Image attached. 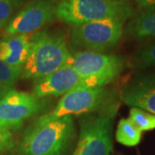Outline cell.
<instances>
[{
  "instance_id": "e0dca14e",
  "label": "cell",
  "mask_w": 155,
  "mask_h": 155,
  "mask_svg": "<svg viewBox=\"0 0 155 155\" xmlns=\"http://www.w3.org/2000/svg\"><path fill=\"white\" fill-rule=\"evenodd\" d=\"M128 118L141 132L155 128V115L141 109L132 107L130 109Z\"/></svg>"
},
{
  "instance_id": "5b68a950",
  "label": "cell",
  "mask_w": 155,
  "mask_h": 155,
  "mask_svg": "<svg viewBox=\"0 0 155 155\" xmlns=\"http://www.w3.org/2000/svg\"><path fill=\"white\" fill-rule=\"evenodd\" d=\"M117 104L104 106L93 116L80 123V133L72 155H110L112 152V124Z\"/></svg>"
},
{
  "instance_id": "ac0fdd59",
  "label": "cell",
  "mask_w": 155,
  "mask_h": 155,
  "mask_svg": "<svg viewBox=\"0 0 155 155\" xmlns=\"http://www.w3.org/2000/svg\"><path fill=\"white\" fill-rule=\"evenodd\" d=\"M22 0H0V28H5Z\"/></svg>"
},
{
  "instance_id": "9a60e30c",
  "label": "cell",
  "mask_w": 155,
  "mask_h": 155,
  "mask_svg": "<svg viewBox=\"0 0 155 155\" xmlns=\"http://www.w3.org/2000/svg\"><path fill=\"white\" fill-rule=\"evenodd\" d=\"M132 69L142 70L155 67V41L139 49L128 62Z\"/></svg>"
},
{
  "instance_id": "8992f818",
  "label": "cell",
  "mask_w": 155,
  "mask_h": 155,
  "mask_svg": "<svg viewBox=\"0 0 155 155\" xmlns=\"http://www.w3.org/2000/svg\"><path fill=\"white\" fill-rule=\"evenodd\" d=\"M126 21L124 18H108L72 26L71 42L85 51L103 53L118 43Z\"/></svg>"
},
{
  "instance_id": "30bf717a",
  "label": "cell",
  "mask_w": 155,
  "mask_h": 155,
  "mask_svg": "<svg viewBox=\"0 0 155 155\" xmlns=\"http://www.w3.org/2000/svg\"><path fill=\"white\" fill-rule=\"evenodd\" d=\"M120 97L125 104L155 115V72L129 80L122 87Z\"/></svg>"
},
{
  "instance_id": "ffe728a7",
  "label": "cell",
  "mask_w": 155,
  "mask_h": 155,
  "mask_svg": "<svg viewBox=\"0 0 155 155\" xmlns=\"http://www.w3.org/2000/svg\"><path fill=\"white\" fill-rule=\"evenodd\" d=\"M135 1L138 4V5L141 7L142 9L155 6V0H135Z\"/></svg>"
},
{
  "instance_id": "8fae6325",
  "label": "cell",
  "mask_w": 155,
  "mask_h": 155,
  "mask_svg": "<svg viewBox=\"0 0 155 155\" xmlns=\"http://www.w3.org/2000/svg\"><path fill=\"white\" fill-rule=\"evenodd\" d=\"M83 79L69 66H64L47 77L34 81V96L42 99L50 96L65 95L73 89L82 87Z\"/></svg>"
},
{
  "instance_id": "9c48e42d",
  "label": "cell",
  "mask_w": 155,
  "mask_h": 155,
  "mask_svg": "<svg viewBox=\"0 0 155 155\" xmlns=\"http://www.w3.org/2000/svg\"><path fill=\"white\" fill-rule=\"evenodd\" d=\"M55 0H34L18 11L7 24L8 35H29L53 22L56 17Z\"/></svg>"
},
{
  "instance_id": "6da1fadb",
  "label": "cell",
  "mask_w": 155,
  "mask_h": 155,
  "mask_svg": "<svg viewBox=\"0 0 155 155\" xmlns=\"http://www.w3.org/2000/svg\"><path fill=\"white\" fill-rule=\"evenodd\" d=\"M74 136L72 116H64L44 123L35 121L24 131L16 154L63 155Z\"/></svg>"
},
{
  "instance_id": "ba28073f",
  "label": "cell",
  "mask_w": 155,
  "mask_h": 155,
  "mask_svg": "<svg viewBox=\"0 0 155 155\" xmlns=\"http://www.w3.org/2000/svg\"><path fill=\"white\" fill-rule=\"evenodd\" d=\"M45 102L33 94L12 90L0 97V126L18 129L23 122L38 114Z\"/></svg>"
},
{
  "instance_id": "2e32d148",
  "label": "cell",
  "mask_w": 155,
  "mask_h": 155,
  "mask_svg": "<svg viewBox=\"0 0 155 155\" xmlns=\"http://www.w3.org/2000/svg\"><path fill=\"white\" fill-rule=\"evenodd\" d=\"M21 73L22 68L11 67L0 61V97L14 90Z\"/></svg>"
},
{
  "instance_id": "52a82bcc",
  "label": "cell",
  "mask_w": 155,
  "mask_h": 155,
  "mask_svg": "<svg viewBox=\"0 0 155 155\" xmlns=\"http://www.w3.org/2000/svg\"><path fill=\"white\" fill-rule=\"evenodd\" d=\"M108 90L104 87H78L64 95L55 108L39 116L35 122L44 123L64 116H80L97 110L105 104Z\"/></svg>"
},
{
  "instance_id": "7a4b0ae2",
  "label": "cell",
  "mask_w": 155,
  "mask_h": 155,
  "mask_svg": "<svg viewBox=\"0 0 155 155\" xmlns=\"http://www.w3.org/2000/svg\"><path fill=\"white\" fill-rule=\"evenodd\" d=\"M70 55L64 35L35 32L30 35L29 52L22 67L21 77L34 81L43 78L66 66Z\"/></svg>"
},
{
  "instance_id": "d6986e66",
  "label": "cell",
  "mask_w": 155,
  "mask_h": 155,
  "mask_svg": "<svg viewBox=\"0 0 155 155\" xmlns=\"http://www.w3.org/2000/svg\"><path fill=\"white\" fill-rule=\"evenodd\" d=\"M14 144L15 141L11 130L0 126V153L12 148Z\"/></svg>"
},
{
  "instance_id": "277c9868",
  "label": "cell",
  "mask_w": 155,
  "mask_h": 155,
  "mask_svg": "<svg viewBox=\"0 0 155 155\" xmlns=\"http://www.w3.org/2000/svg\"><path fill=\"white\" fill-rule=\"evenodd\" d=\"M67 65L83 79L82 87H104L121 74L126 60L116 54L77 51L71 53Z\"/></svg>"
},
{
  "instance_id": "7c38bea8",
  "label": "cell",
  "mask_w": 155,
  "mask_h": 155,
  "mask_svg": "<svg viewBox=\"0 0 155 155\" xmlns=\"http://www.w3.org/2000/svg\"><path fill=\"white\" fill-rule=\"evenodd\" d=\"M30 47L29 35H8L0 40V61L13 67L22 68Z\"/></svg>"
},
{
  "instance_id": "3957f363",
  "label": "cell",
  "mask_w": 155,
  "mask_h": 155,
  "mask_svg": "<svg viewBox=\"0 0 155 155\" xmlns=\"http://www.w3.org/2000/svg\"><path fill=\"white\" fill-rule=\"evenodd\" d=\"M133 16V7L126 0H61L56 10V17L72 26Z\"/></svg>"
},
{
  "instance_id": "4fadbf2b",
  "label": "cell",
  "mask_w": 155,
  "mask_h": 155,
  "mask_svg": "<svg viewBox=\"0 0 155 155\" xmlns=\"http://www.w3.org/2000/svg\"><path fill=\"white\" fill-rule=\"evenodd\" d=\"M127 38L144 41L155 38V6L143 8L134 15L124 30Z\"/></svg>"
},
{
  "instance_id": "5bb4252c",
  "label": "cell",
  "mask_w": 155,
  "mask_h": 155,
  "mask_svg": "<svg viewBox=\"0 0 155 155\" xmlns=\"http://www.w3.org/2000/svg\"><path fill=\"white\" fill-rule=\"evenodd\" d=\"M116 140L126 147H135L141 139V131L129 118L121 119L116 132Z\"/></svg>"
}]
</instances>
